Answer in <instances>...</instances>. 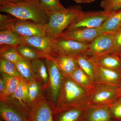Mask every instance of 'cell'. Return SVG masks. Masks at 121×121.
<instances>
[{
  "mask_svg": "<svg viewBox=\"0 0 121 121\" xmlns=\"http://www.w3.org/2000/svg\"><path fill=\"white\" fill-rule=\"evenodd\" d=\"M0 11L19 19L30 21L36 23L46 24L48 21V13L36 0L22 2L9 1L0 5Z\"/></svg>",
  "mask_w": 121,
  "mask_h": 121,
  "instance_id": "obj_1",
  "label": "cell"
},
{
  "mask_svg": "<svg viewBox=\"0 0 121 121\" xmlns=\"http://www.w3.org/2000/svg\"><path fill=\"white\" fill-rule=\"evenodd\" d=\"M89 93L70 76L64 75L58 102L53 111L70 107L86 108L89 105Z\"/></svg>",
  "mask_w": 121,
  "mask_h": 121,
  "instance_id": "obj_2",
  "label": "cell"
},
{
  "mask_svg": "<svg viewBox=\"0 0 121 121\" xmlns=\"http://www.w3.org/2000/svg\"><path fill=\"white\" fill-rule=\"evenodd\" d=\"M79 5H73L61 11L48 13L46 24L48 35L57 39L83 12Z\"/></svg>",
  "mask_w": 121,
  "mask_h": 121,
  "instance_id": "obj_3",
  "label": "cell"
},
{
  "mask_svg": "<svg viewBox=\"0 0 121 121\" xmlns=\"http://www.w3.org/2000/svg\"><path fill=\"white\" fill-rule=\"evenodd\" d=\"M47 29L46 24L36 23L0 14V30H8L23 37H30L46 36Z\"/></svg>",
  "mask_w": 121,
  "mask_h": 121,
  "instance_id": "obj_4",
  "label": "cell"
},
{
  "mask_svg": "<svg viewBox=\"0 0 121 121\" xmlns=\"http://www.w3.org/2000/svg\"><path fill=\"white\" fill-rule=\"evenodd\" d=\"M30 109L26 104L10 96L0 101V118L4 121H28Z\"/></svg>",
  "mask_w": 121,
  "mask_h": 121,
  "instance_id": "obj_5",
  "label": "cell"
},
{
  "mask_svg": "<svg viewBox=\"0 0 121 121\" xmlns=\"http://www.w3.org/2000/svg\"><path fill=\"white\" fill-rule=\"evenodd\" d=\"M48 70L49 79L45 91L47 99L52 107L53 111L56 107L62 86L64 75L52 61L45 58Z\"/></svg>",
  "mask_w": 121,
  "mask_h": 121,
  "instance_id": "obj_6",
  "label": "cell"
},
{
  "mask_svg": "<svg viewBox=\"0 0 121 121\" xmlns=\"http://www.w3.org/2000/svg\"><path fill=\"white\" fill-rule=\"evenodd\" d=\"M118 88L110 84L96 83L89 94V105H110L119 97Z\"/></svg>",
  "mask_w": 121,
  "mask_h": 121,
  "instance_id": "obj_7",
  "label": "cell"
},
{
  "mask_svg": "<svg viewBox=\"0 0 121 121\" xmlns=\"http://www.w3.org/2000/svg\"><path fill=\"white\" fill-rule=\"evenodd\" d=\"M112 12L102 11L84 12L64 31L80 28H97L101 27Z\"/></svg>",
  "mask_w": 121,
  "mask_h": 121,
  "instance_id": "obj_8",
  "label": "cell"
},
{
  "mask_svg": "<svg viewBox=\"0 0 121 121\" xmlns=\"http://www.w3.org/2000/svg\"><path fill=\"white\" fill-rule=\"evenodd\" d=\"M89 44L70 39H56L54 41L52 52L75 56L89 51Z\"/></svg>",
  "mask_w": 121,
  "mask_h": 121,
  "instance_id": "obj_9",
  "label": "cell"
},
{
  "mask_svg": "<svg viewBox=\"0 0 121 121\" xmlns=\"http://www.w3.org/2000/svg\"><path fill=\"white\" fill-rule=\"evenodd\" d=\"M89 51L97 56L115 51L114 33H104L89 44Z\"/></svg>",
  "mask_w": 121,
  "mask_h": 121,
  "instance_id": "obj_10",
  "label": "cell"
},
{
  "mask_svg": "<svg viewBox=\"0 0 121 121\" xmlns=\"http://www.w3.org/2000/svg\"><path fill=\"white\" fill-rule=\"evenodd\" d=\"M103 33L101 26L97 28L78 29L64 31L56 39H70L90 43Z\"/></svg>",
  "mask_w": 121,
  "mask_h": 121,
  "instance_id": "obj_11",
  "label": "cell"
},
{
  "mask_svg": "<svg viewBox=\"0 0 121 121\" xmlns=\"http://www.w3.org/2000/svg\"><path fill=\"white\" fill-rule=\"evenodd\" d=\"M44 58L53 62L64 75L67 76H70L79 67L75 56L70 55L52 52Z\"/></svg>",
  "mask_w": 121,
  "mask_h": 121,
  "instance_id": "obj_12",
  "label": "cell"
},
{
  "mask_svg": "<svg viewBox=\"0 0 121 121\" xmlns=\"http://www.w3.org/2000/svg\"><path fill=\"white\" fill-rule=\"evenodd\" d=\"M28 121H54L53 109L45 95L31 108Z\"/></svg>",
  "mask_w": 121,
  "mask_h": 121,
  "instance_id": "obj_13",
  "label": "cell"
},
{
  "mask_svg": "<svg viewBox=\"0 0 121 121\" xmlns=\"http://www.w3.org/2000/svg\"><path fill=\"white\" fill-rule=\"evenodd\" d=\"M23 37L26 44L35 48L44 58V56L52 52L53 44L55 39L51 36L47 35L45 36H34Z\"/></svg>",
  "mask_w": 121,
  "mask_h": 121,
  "instance_id": "obj_14",
  "label": "cell"
},
{
  "mask_svg": "<svg viewBox=\"0 0 121 121\" xmlns=\"http://www.w3.org/2000/svg\"><path fill=\"white\" fill-rule=\"evenodd\" d=\"M109 105H88L85 109L82 121H116L111 116Z\"/></svg>",
  "mask_w": 121,
  "mask_h": 121,
  "instance_id": "obj_15",
  "label": "cell"
},
{
  "mask_svg": "<svg viewBox=\"0 0 121 121\" xmlns=\"http://www.w3.org/2000/svg\"><path fill=\"white\" fill-rule=\"evenodd\" d=\"M97 82L110 84L119 87L121 85V72L103 67L95 63Z\"/></svg>",
  "mask_w": 121,
  "mask_h": 121,
  "instance_id": "obj_16",
  "label": "cell"
},
{
  "mask_svg": "<svg viewBox=\"0 0 121 121\" xmlns=\"http://www.w3.org/2000/svg\"><path fill=\"white\" fill-rule=\"evenodd\" d=\"M94 62L103 67L121 72V56L116 52L97 56H94Z\"/></svg>",
  "mask_w": 121,
  "mask_h": 121,
  "instance_id": "obj_17",
  "label": "cell"
},
{
  "mask_svg": "<svg viewBox=\"0 0 121 121\" xmlns=\"http://www.w3.org/2000/svg\"><path fill=\"white\" fill-rule=\"evenodd\" d=\"M86 108L70 107L53 112L54 121H82Z\"/></svg>",
  "mask_w": 121,
  "mask_h": 121,
  "instance_id": "obj_18",
  "label": "cell"
},
{
  "mask_svg": "<svg viewBox=\"0 0 121 121\" xmlns=\"http://www.w3.org/2000/svg\"><path fill=\"white\" fill-rule=\"evenodd\" d=\"M75 57L79 67L87 75L94 83H96L94 56L87 51L77 55Z\"/></svg>",
  "mask_w": 121,
  "mask_h": 121,
  "instance_id": "obj_19",
  "label": "cell"
},
{
  "mask_svg": "<svg viewBox=\"0 0 121 121\" xmlns=\"http://www.w3.org/2000/svg\"><path fill=\"white\" fill-rule=\"evenodd\" d=\"M31 67L35 78L47 89L48 79V70L45 58H40L33 60L30 63Z\"/></svg>",
  "mask_w": 121,
  "mask_h": 121,
  "instance_id": "obj_20",
  "label": "cell"
},
{
  "mask_svg": "<svg viewBox=\"0 0 121 121\" xmlns=\"http://www.w3.org/2000/svg\"><path fill=\"white\" fill-rule=\"evenodd\" d=\"M28 106L31 108L45 95V89L37 79L28 82Z\"/></svg>",
  "mask_w": 121,
  "mask_h": 121,
  "instance_id": "obj_21",
  "label": "cell"
},
{
  "mask_svg": "<svg viewBox=\"0 0 121 121\" xmlns=\"http://www.w3.org/2000/svg\"><path fill=\"white\" fill-rule=\"evenodd\" d=\"M104 33H114L121 29V9L114 11L102 25Z\"/></svg>",
  "mask_w": 121,
  "mask_h": 121,
  "instance_id": "obj_22",
  "label": "cell"
},
{
  "mask_svg": "<svg viewBox=\"0 0 121 121\" xmlns=\"http://www.w3.org/2000/svg\"><path fill=\"white\" fill-rule=\"evenodd\" d=\"M23 36L8 30L0 31V45H8L16 47L25 44Z\"/></svg>",
  "mask_w": 121,
  "mask_h": 121,
  "instance_id": "obj_23",
  "label": "cell"
},
{
  "mask_svg": "<svg viewBox=\"0 0 121 121\" xmlns=\"http://www.w3.org/2000/svg\"><path fill=\"white\" fill-rule=\"evenodd\" d=\"M71 78L80 86L85 89L90 94L95 83L82 69L79 67L70 76Z\"/></svg>",
  "mask_w": 121,
  "mask_h": 121,
  "instance_id": "obj_24",
  "label": "cell"
},
{
  "mask_svg": "<svg viewBox=\"0 0 121 121\" xmlns=\"http://www.w3.org/2000/svg\"><path fill=\"white\" fill-rule=\"evenodd\" d=\"M10 97L14 98L28 106V82L26 79L21 78L16 91Z\"/></svg>",
  "mask_w": 121,
  "mask_h": 121,
  "instance_id": "obj_25",
  "label": "cell"
},
{
  "mask_svg": "<svg viewBox=\"0 0 121 121\" xmlns=\"http://www.w3.org/2000/svg\"><path fill=\"white\" fill-rule=\"evenodd\" d=\"M17 47L10 45L0 46V58H2L15 64L23 58L17 51Z\"/></svg>",
  "mask_w": 121,
  "mask_h": 121,
  "instance_id": "obj_26",
  "label": "cell"
},
{
  "mask_svg": "<svg viewBox=\"0 0 121 121\" xmlns=\"http://www.w3.org/2000/svg\"><path fill=\"white\" fill-rule=\"evenodd\" d=\"M17 51L22 58L27 62L30 63L33 60L40 58H44L35 48L28 44H24L17 47Z\"/></svg>",
  "mask_w": 121,
  "mask_h": 121,
  "instance_id": "obj_27",
  "label": "cell"
},
{
  "mask_svg": "<svg viewBox=\"0 0 121 121\" xmlns=\"http://www.w3.org/2000/svg\"><path fill=\"white\" fill-rule=\"evenodd\" d=\"M15 64L21 78L26 79L28 82L35 79L30 63L22 58Z\"/></svg>",
  "mask_w": 121,
  "mask_h": 121,
  "instance_id": "obj_28",
  "label": "cell"
},
{
  "mask_svg": "<svg viewBox=\"0 0 121 121\" xmlns=\"http://www.w3.org/2000/svg\"><path fill=\"white\" fill-rule=\"evenodd\" d=\"M44 10L47 13L58 12L65 9V8L60 0H36Z\"/></svg>",
  "mask_w": 121,
  "mask_h": 121,
  "instance_id": "obj_29",
  "label": "cell"
},
{
  "mask_svg": "<svg viewBox=\"0 0 121 121\" xmlns=\"http://www.w3.org/2000/svg\"><path fill=\"white\" fill-rule=\"evenodd\" d=\"M1 76L4 81L7 95L11 96L15 92L17 88L21 78L9 75L4 73H0Z\"/></svg>",
  "mask_w": 121,
  "mask_h": 121,
  "instance_id": "obj_30",
  "label": "cell"
},
{
  "mask_svg": "<svg viewBox=\"0 0 121 121\" xmlns=\"http://www.w3.org/2000/svg\"><path fill=\"white\" fill-rule=\"evenodd\" d=\"M0 73L21 78L16 65L1 58H0Z\"/></svg>",
  "mask_w": 121,
  "mask_h": 121,
  "instance_id": "obj_31",
  "label": "cell"
},
{
  "mask_svg": "<svg viewBox=\"0 0 121 121\" xmlns=\"http://www.w3.org/2000/svg\"><path fill=\"white\" fill-rule=\"evenodd\" d=\"M100 6L104 11L112 12L121 9V0H102Z\"/></svg>",
  "mask_w": 121,
  "mask_h": 121,
  "instance_id": "obj_32",
  "label": "cell"
},
{
  "mask_svg": "<svg viewBox=\"0 0 121 121\" xmlns=\"http://www.w3.org/2000/svg\"><path fill=\"white\" fill-rule=\"evenodd\" d=\"M111 116L116 121H121V96L109 105Z\"/></svg>",
  "mask_w": 121,
  "mask_h": 121,
  "instance_id": "obj_33",
  "label": "cell"
},
{
  "mask_svg": "<svg viewBox=\"0 0 121 121\" xmlns=\"http://www.w3.org/2000/svg\"><path fill=\"white\" fill-rule=\"evenodd\" d=\"M115 51L118 53L121 52V29L114 33Z\"/></svg>",
  "mask_w": 121,
  "mask_h": 121,
  "instance_id": "obj_34",
  "label": "cell"
},
{
  "mask_svg": "<svg viewBox=\"0 0 121 121\" xmlns=\"http://www.w3.org/2000/svg\"><path fill=\"white\" fill-rule=\"evenodd\" d=\"M7 90L4 81L2 78H0V101L8 97Z\"/></svg>",
  "mask_w": 121,
  "mask_h": 121,
  "instance_id": "obj_35",
  "label": "cell"
},
{
  "mask_svg": "<svg viewBox=\"0 0 121 121\" xmlns=\"http://www.w3.org/2000/svg\"><path fill=\"white\" fill-rule=\"evenodd\" d=\"M77 4H89L94 2L95 0H74Z\"/></svg>",
  "mask_w": 121,
  "mask_h": 121,
  "instance_id": "obj_36",
  "label": "cell"
},
{
  "mask_svg": "<svg viewBox=\"0 0 121 121\" xmlns=\"http://www.w3.org/2000/svg\"><path fill=\"white\" fill-rule=\"evenodd\" d=\"M9 1L13 2H30L33 0H9Z\"/></svg>",
  "mask_w": 121,
  "mask_h": 121,
  "instance_id": "obj_37",
  "label": "cell"
},
{
  "mask_svg": "<svg viewBox=\"0 0 121 121\" xmlns=\"http://www.w3.org/2000/svg\"><path fill=\"white\" fill-rule=\"evenodd\" d=\"M9 0H0V5L9 1Z\"/></svg>",
  "mask_w": 121,
  "mask_h": 121,
  "instance_id": "obj_38",
  "label": "cell"
},
{
  "mask_svg": "<svg viewBox=\"0 0 121 121\" xmlns=\"http://www.w3.org/2000/svg\"><path fill=\"white\" fill-rule=\"evenodd\" d=\"M118 91H119V97L121 96V85L118 88Z\"/></svg>",
  "mask_w": 121,
  "mask_h": 121,
  "instance_id": "obj_39",
  "label": "cell"
},
{
  "mask_svg": "<svg viewBox=\"0 0 121 121\" xmlns=\"http://www.w3.org/2000/svg\"><path fill=\"white\" fill-rule=\"evenodd\" d=\"M0 121H4L3 120H2L1 119H0Z\"/></svg>",
  "mask_w": 121,
  "mask_h": 121,
  "instance_id": "obj_40",
  "label": "cell"
},
{
  "mask_svg": "<svg viewBox=\"0 0 121 121\" xmlns=\"http://www.w3.org/2000/svg\"><path fill=\"white\" fill-rule=\"evenodd\" d=\"M119 54H120V55H121V52H120V53H119Z\"/></svg>",
  "mask_w": 121,
  "mask_h": 121,
  "instance_id": "obj_41",
  "label": "cell"
}]
</instances>
